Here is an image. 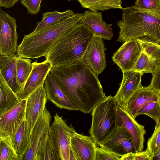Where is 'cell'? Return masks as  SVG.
I'll return each instance as SVG.
<instances>
[{
  "mask_svg": "<svg viewBox=\"0 0 160 160\" xmlns=\"http://www.w3.org/2000/svg\"><path fill=\"white\" fill-rule=\"evenodd\" d=\"M50 72L78 111L90 113L107 97L98 76L82 59L70 64L52 68Z\"/></svg>",
  "mask_w": 160,
  "mask_h": 160,
  "instance_id": "6da1fadb",
  "label": "cell"
},
{
  "mask_svg": "<svg viewBox=\"0 0 160 160\" xmlns=\"http://www.w3.org/2000/svg\"><path fill=\"white\" fill-rule=\"evenodd\" d=\"M122 10V19L117 22L120 28L117 41L138 39L160 47V9L150 11L134 5Z\"/></svg>",
  "mask_w": 160,
  "mask_h": 160,
  "instance_id": "7a4b0ae2",
  "label": "cell"
},
{
  "mask_svg": "<svg viewBox=\"0 0 160 160\" xmlns=\"http://www.w3.org/2000/svg\"><path fill=\"white\" fill-rule=\"evenodd\" d=\"M94 36L90 28L77 23L54 44L45 57L46 60L52 68L70 64L82 59Z\"/></svg>",
  "mask_w": 160,
  "mask_h": 160,
  "instance_id": "3957f363",
  "label": "cell"
},
{
  "mask_svg": "<svg viewBox=\"0 0 160 160\" xmlns=\"http://www.w3.org/2000/svg\"><path fill=\"white\" fill-rule=\"evenodd\" d=\"M83 14L77 13L35 33L25 35L18 46L19 57L32 59L45 57L54 44L79 22Z\"/></svg>",
  "mask_w": 160,
  "mask_h": 160,
  "instance_id": "277c9868",
  "label": "cell"
},
{
  "mask_svg": "<svg viewBox=\"0 0 160 160\" xmlns=\"http://www.w3.org/2000/svg\"><path fill=\"white\" fill-rule=\"evenodd\" d=\"M118 106L113 97L107 96L92 112V124L89 133L96 145L102 144L117 128Z\"/></svg>",
  "mask_w": 160,
  "mask_h": 160,
  "instance_id": "5b68a950",
  "label": "cell"
},
{
  "mask_svg": "<svg viewBox=\"0 0 160 160\" xmlns=\"http://www.w3.org/2000/svg\"><path fill=\"white\" fill-rule=\"evenodd\" d=\"M75 131L61 116L58 113L54 116L49 135L58 152L60 160H76L70 145L71 136Z\"/></svg>",
  "mask_w": 160,
  "mask_h": 160,
  "instance_id": "8992f818",
  "label": "cell"
},
{
  "mask_svg": "<svg viewBox=\"0 0 160 160\" xmlns=\"http://www.w3.org/2000/svg\"><path fill=\"white\" fill-rule=\"evenodd\" d=\"M16 19L0 9V55L14 54L18 49Z\"/></svg>",
  "mask_w": 160,
  "mask_h": 160,
  "instance_id": "52a82bcc",
  "label": "cell"
},
{
  "mask_svg": "<svg viewBox=\"0 0 160 160\" xmlns=\"http://www.w3.org/2000/svg\"><path fill=\"white\" fill-rule=\"evenodd\" d=\"M51 117L50 112L46 108L33 130L28 149L23 160H36L38 153L49 135Z\"/></svg>",
  "mask_w": 160,
  "mask_h": 160,
  "instance_id": "ba28073f",
  "label": "cell"
},
{
  "mask_svg": "<svg viewBox=\"0 0 160 160\" xmlns=\"http://www.w3.org/2000/svg\"><path fill=\"white\" fill-rule=\"evenodd\" d=\"M27 99L22 100L14 107L0 115V137H8L13 142L16 134L26 119Z\"/></svg>",
  "mask_w": 160,
  "mask_h": 160,
  "instance_id": "9c48e42d",
  "label": "cell"
},
{
  "mask_svg": "<svg viewBox=\"0 0 160 160\" xmlns=\"http://www.w3.org/2000/svg\"><path fill=\"white\" fill-rule=\"evenodd\" d=\"M105 50L102 38L94 35L82 58L85 64L98 76L102 73L106 66Z\"/></svg>",
  "mask_w": 160,
  "mask_h": 160,
  "instance_id": "30bf717a",
  "label": "cell"
},
{
  "mask_svg": "<svg viewBox=\"0 0 160 160\" xmlns=\"http://www.w3.org/2000/svg\"><path fill=\"white\" fill-rule=\"evenodd\" d=\"M100 147L121 157L130 152L136 151L132 137L123 126H117Z\"/></svg>",
  "mask_w": 160,
  "mask_h": 160,
  "instance_id": "8fae6325",
  "label": "cell"
},
{
  "mask_svg": "<svg viewBox=\"0 0 160 160\" xmlns=\"http://www.w3.org/2000/svg\"><path fill=\"white\" fill-rule=\"evenodd\" d=\"M141 52V49L137 39H132L125 42L113 54L112 58L122 72L131 71Z\"/></svg>",
  "mask_w": 160,
  "mask_h": 160,
  "instance_id": "7c38bea8",
  "label": "cell"
},
{
  "mask_svg": "<svg viewBox=\"0 0 160 160\" xmlns=\"http://www.w3.org/2000/svg\"><path fill=\"white\" fill-rule=\"evenodd\" d=\"M44 82L27 98L26 119L31 131L43 113L48 101L44 88Z\"/></svg>",
  "mask_w": 160,
  "mask_h": 160,
  "instance_id": "4fadbf2b",
  "label": "cell"
},
{
  "mask_svg": "<svg viewBox=\"0 0 160 160\" xmlns=\"http://www.w3.org/2000/svg\"><path fill=\"white\" fill-rule=\"evenodd\" d=\"M116 125L123 126L133 139L136 151H142L146 131L144 126L139 124L128 111L118 106L117 110Z\"/></svg>",
  "mask_w": 160,
  "mask_h": 160,
  "instance_id": "5bb4252c",
  "label": "cell"
},
{
  "mask_svg": "<svg viewBox=\"0 0 160 160\" xmlns=\"http://www.w3.org/2000/svg\"><path fill=\"white\" fill-rule=\"evenodd\" d=\"M142 75L140 72L132 70L123 72L120 87L113 96L118 106L126 110L129 99L142 85Z\"/></svg>",
  "mask_w": 160,
  "mask_h": 160,
  "instance_id": "9a60e30c",
  "label": "cell"
},
{
  "mask_svg": "<svg viewBox=\"0 0 160 160\" xmlns=\"http://www.w3.org/2000/svg\"><path fill=\"white\" fill-rule=\"evenodd\" d=\"M32 71L22 88L16 94L21 100L27 99L44 82L52 67L46 60L40 62L32 63Z\"/></svg>",
  "mask_w": 160,
  "mask_h": 160,
  "instance_id": "2e32d148",
  "label": "cell"
},
{
  "mask_svg": "<svg viewBox=\"0 0 160 160\" xmlns=\"http://www.w3.org/2000/svg\"><path fill=\"white\" fill-rule=\"evenodd\" d=\"M44 84L48 101L52 102L61 109L78 110L68 98L50 72L46 77Z\"/></svg>",
  "mask_w": 160,
  "mask_h": 160,
  "instance_id": "e0dca14e",
  "label": "cell"
},
{
  "mask_svg": "<svg viewBox=\"0 0 160 160\" xmlns=\"http://www.w3.org/2000/svg\"><path fill=\"white\" fill-rule=\"evenodd\" d=\"M70 145L76 160H95L97 145L91 136L75 131L71 136Z\"/></svg>",
  "mask_w": 160,
  "mask_h": 160,
  "instance_id": "ac0fdd59",
  "label": "cell"
},
{
  "mask_svg": "<svg viewBox=\"0 0 160 160\" xmlns=\"http://www.w3.org/2000/svg\"><path fill=\"white\" fill-rule=\"evenodd\" d=\"M79 23L90 28L94 32V35L108 40L113 37L112 25L106 23L102 19L100 12L86 11Z\"/></svg>",
  "mask_w": 160,
  "mask_h": 160,
  "instance_id": "d6986e66",
  "label": "cell"
},
{
  "mask_svg": "<svg viewBox=\"0 0 160 160\" xmlns=\"http://www.w3.org/2000/svg\"><path fill=\"white\" fill-rule=\"evenodd\" d=\"M160 100V95L148 87L141 86L129 99L126 110L135 119L138 112L144 104L151 101Z\"/></svg>",
  "mask_w": 160,
  "mask_h": 160,
  "instance_id": "ffe728a7",
  "label": "cell"
},
{
  "mask_svg": "<svg viewBox=\"0 0 160 160\" xmlns=\"http://www.w3.org/2000/svg\"><path fill=\"white\" fill-rule=\"evenodd\" d=\"M15 54L9 56L0 55V73L6 82L16 94L21 89L17 80V60Z\"/></svg>",
  "mask_w": 160,
  "mask_h": 160,
  "instance_id": "44dd1931",
  "label": "cell"
},
{
  "mask_svg": "<svg viewBox=\"0 0 160 160\" xmlns=\"http://www.w3.org/2000/svg\"><path fill=\"white\" fill-rule=\"evenodd\" d=\"M0 115L6 112L21 101L8 86L0 73Z\"/></svg>",
  "mask_w": 160,
  "mask_h": 160,
  "instance_id": "7402d4cb",
  "label": "cell"
},
{
  "mask_svg": "<svg viewBox=\"0 0 160 160\" xmlns=\"http://www.w3.org/2000/svg\"><path fill=\"white\" fill-rule=\"evenodd\" d=\"M31 135V131L25 119L18 128L13 142L15 150L21 160H23L27 152Z\"/></svg>",
  "mask_w": 160,
  "mask_h": 160,
  "instance_id": "603a6c76",
  "label": "cell"
},
{
  "mask_svg": "<svg viewBox=\"0 0 160 160\" xmlns=\"http://www.w3.org/2000/svg\"><path fill=\"white\" fill-rule=\"evenodd\" d=\"M74 14L73 11L71 10H68L62 12L55 10L44 12L42 14V20L37 23L36 28L32 33H36L49 26L68 18Z\"/></svg>",
  "mask_w": 160,
  "mask_h": 160,
  "instance_id": "cb8c5ba5",
  "label": "cell"
},
{
  "mask_svg": "<svg viewBox=\"0 0 160 160\" xmlns=\"http://www.w3.org/2000/svg\"><path fill=\"white\" fill-rule=\"evenodd\" d=\"M82 7L94 12L111 9L122 10V0H78Z\"/></svg>",
  "mask_w": 160,
  "mask_h": 160,
  "instance_id": "d4e9b609",
  "label": "cell"
},
{
  "mask_svg": "<svg viewBox=\"0 0 160 160\" xmlns=\"http://www.w3.org/2000/svg\"><path fill=\"white\" fill-rule=\"evenodd\" d=\"M160 66V63L151 59L142 51L132 70L139 72L142 75L146 73H151L153 75Z\"/></svg>",
  "mask_w": 160,
  "mask_h": 160,
  "instance_id": "484cf974",
  "label": "cell"
},
{
  "mask_svg": "<svg viewBox=\"0 0 160 160\" xmlns=\"http://www.w3.org/2000/svg\"><path fill=\"white\" fill-rule=\"evenodd\" d=\"M33 67L32 63L30 59L18 56L17 60V80L21 89L30 75Z\"/></svg>",
  "mask_w": 160,
  "mask_h": 160,
  "instance_id": "4316f807",
  "label": "cell"
},
{
  "mask_svg": "<svg viewBox=\"0 0 160 160\" xmlns=\"http://www.w3.org/2000/svg\"><path fill=\"white\" fill-rule=\"evenodd\" d=\"M0 160H21L10 138L0 137Z\"/></svg>",
  "mask_w": 160,
  "mask_h": 160,
  "instance_id": "83f0119b",
  "label": "cell"
},
{
  "mask_svg": "<svg viewBox=\"0 0 160 160\" xmlns=\"http://www.w3.org/2000/svg\"><path fill=\"white\" fill-rule=\"evenodd\" d=\"M60 160L58 152L49 135L38 153L36 160Z\"/></svg>",
  "mask_w": 160,
  "mask_h": 160,
  "instance_id": "f1b7e54d",
  "label": "cell"
},
{
  "mask_svg": "<svg viewBox=\"0 0 160 160\" xmlns=\"http://www.w3.org/2000/svg\"><path fill=\"white\" fill-rule=\"evenodd\" d=\"M144 114L153 119L156 123L160 122V100L151 101L142 107L138 115Z\"/></svg>",
  "mask_w": 160,
  "mask_h": 160,
  "instance_id": "f546056e",
  "label": "cell"
},
{
  "mask_svg": "<svg viewBox=\"0 0 160 160\" xmlns=\"http://www.w3.org/2000/svg\"><path fill=\"white\" fill-rule=\"evenodd\" d=\"M141 49L151 59L160 63V47L154 43L137 39Z\"/></svg>",
  "mask_w": 160,
  "mask_h": 160,
  "instance_id": "4dcf8cb0",
  "label": "cell"
},
{
  "mask_svg": "<svg viewBox=\"0 0 160 160\" xmlns=\"http://www.w3.org/2000/svg\"><path fill=\"white\" fill-rule=\"evenodd\" d=\"M160 148V122L156 123L154 131L147 142V147L154 157L158 153Z\"/></svg>",
  "mask_w": 160,
  "mask_h": 160,
  "instance_id": "1f68e13d",
  "label": "cell"
},
{
  "mask_svg": "<svg viewBox=\"0 0 160 160\" xmlns=\"http://www.w3.org/2000/svg\"><path fill=\"white\" fill-rule=\"evenodd\" d=\"M154 157L149 149L130 152L120 157V160H153Z\"/></svg>",
  "mask_w": 160,
  "mask_h": 160,
  "instance_id": "d6a6232c",
  "label": "cell"
},
{
  "mask_svg": "<svg viewBox=\"0 0 160 160\" xmlns=\"http://www.w3.org/2000/svg\"><path fill=\"white\" fill-rule=\"evenodd\" d=\"M120 157L111 151L96 146L95 160H120Z\"/></svg>",
  "mask_w": 160,
  "mask_h": 160,
  "instance_id": "836d02e7",
  "label": "cell"
},
{
  "mask_svg": "<svg viewBox=\"0 0 160 160\" xmlns=\"http://www.w3.org/2000/svg\"><path fill=\"white\" fill-rule=\"evenodd\" d=\"M135 6L150 11H156L160 9L158 0H136Z\"/></svg>",
  "mask_w": 160,
  "mask_h": 160,
  "instance_id": "e575fe53",
  "label": "cell"
},
{
  "mask_svg": "<svg viewBox=\"0 0 160 160\" xmlns=\"http://www.w3.org/2000/svg\"><path fill=\"white\" fill-rule=\"evenodd\" d=\"M21 4L26 7L29 14L35 15L39 12L42 0H20Z\"/></svg>",
  "mask_w": 160,
  "mask_h": 160,
  "instance_id": "d590c367",
  "label": "cell"
},
{
  "mask_svg": "<svg viewBox=\"0 0 160 160\" xmlns=\"http://www.w3.org/2000/svg\"><path fill=\"white\" fill-rule=\"evenodd\" d=\"M148 87L160 95V66L152 75L150 84Z\"/></svg>",
  "mask_w": 160,
  "mask_h": 160,
  "instance_id": "8d00e7d4",
  "label": "cell"
},
{
  "mask_svg": "<svg viewBox=\"0 0 160 160\" xmlns=\"http://www.w3.org/2000/svg\"><path fill=\"white\" fill-rule=\"evenodd\" d=\"M18 0H0V7L9 8L13 7Z\"/></svg>",
  "mask_w": 160,
  "mask_h": 160,
  "instance_id": "74e56055",
  "label": "cell"
},
{
  "mask_svg": "<svg viewBox=\"0 0 160 160\" xmlns=\"http://www.w3.org/2000/svg\"><path fill=\"white\" fill-rule=\"evenodd\" d=\"M153 160H160V148L157 155L153 158Z\"/></svg>",
  "mask_w": 160,
  "mask_h": 160,
  "instance_id": "f35d334b",
  "label": "cell"
},
{
  "mask_svg": "<svg viewBox=\"0 0 160 160\" xmlns=\"http://www.w3.org/2000/svg\"><path fill=\"white\" fill-rule=\"evenodd\" d=\"M158 2H159V8H160V0H158Z\"/></svg>",
  "mask_w": 160,
  "mask_h": 160,
  "instance_id": "ab89813d",
  "label": "cell"
},
{
  "mask_svg": "<svg viewBox=\"0 0 160 160\" xmlns=\"http://www.w3.org/2000/svg\"><path fill=\"white\" fill-rule=\"evenodd\" d=\"M68 1H71V0H68Z\"/></svg>",
  "mask_w": 160,
  "mask_h": 160,
  "instance_id": "60d3db41",
  "label": "cell"
}]
</instances>
